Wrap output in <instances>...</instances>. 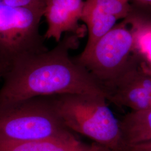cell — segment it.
Listing matches in <instances>:
<instances>
[{
    "mask_svg": "<svg viewBox=\"0 0 151 151\" xmlns=\"http://www.w3.org/2000/svg\"><path fill=\"white\" fill-rule=\"evenodd\" d=\"M80 38L67 33L52 49L14 60L2 77L0 106L32 97L67 93L106 99L103 88L86 70L70 57V50L78 48Z\"/></svg>",
    "mask_w": 151,
    "mask_h": 151,
    "instance_id": "6da1fadb",
    "label": "cell"
},
{
    "mask_svg": "<svg viewBox=\"0 0 151 151\" xmlns=\"http://www.w3.org/2000/svg\"><path fill=\"white\" fill-rule=\"evenodd\" d=\"M60 117L71 132L86 136L111 151H123L119 121L106 104V97L88 94L54 95Z\"/></svg>",
    "mask_w": 151,
    "mask_h": 151,
    "instance_id": "7a4b0ae2",
    "label": "cell"
},
{
    "mask_svg": "<svg viewBox=\"0 0 151 151\" xmlns=\"http://www.w3.org/2000/svg\"><path fill=\"white\" fill-rule=\"evenodd\" d=\"M72 132L57 111L54 95L0 106V140L25 143L63 137Z\"/></svg>",
    "mask_w": 151,
    "mask_h": 151,
    "instance_id": "3957f363",
    "label": "cell"
},
{
    "mask_svg": "<svg viewBox=\"0 0 151 151\" xmlns=\"http://www.w3.org/2000/svg\"><path fill=\"white\" fill-rule=\"evenodd\" d=\"M45 0H0V62L48 50L40 32Z\"/></svg>",
    "mask_w": 151,
    "mask_h": 151,
    "instance_id": "277c9868",
    "label": "cell"
},
{
    "mask_svg": "<svg viewBox=\"0 0 151 151\" xmlns=\"http://www.w3.org/2000/svg\"><path fill=\"white\" fill-rule=\"evenodd\" d=\"M134 43L133 32L123 23L119 24L100 38L90 51L73 59L105 92L129 64Z\"/></svg>",
    "mask_w": 151,
    "mask_h": 151,
    "instance_id": "5b68a950",
    "label": "cell"
},
{
    "mask_svg": "<svg viewBox=\"0 0 151 151\" xmlns=\"http://www.w3.org/2000/svg\"><path fill=\"white\" fill-rule=\"evenodd\" d=\"M108 101L132 111L151 109V70L132 58L129 64L105 90Z\"/></svg>",
    "mask_w": 151,
    "mask_h": 151,
    "instance_id": "8992f818",
    "label": "cell"
},
{
    "mask_svg": "<svg viewBox=\"0 0 151 151\" xmlns=\"http://www.w3.org/2000/svg\"><path fill=\"white\" fill-rule=\"evenodd\" d=\"M83 6V0H45L43 17L47 29L43 35L45 39H53L58 43L64 33L81 37L83 31L79 21Z\"/></svg>",
    "mask_w": 151,
    "mask_h": 151,
    "instance_id": "52a82bcc",
    "label": "cell"
},
{
    "mask_svg": "<svg viewBox=\"0 0 151 151\" xmlns=\"http://www.w3.org/2000/svg\"><path fill=\"white\" fill-rule=\"evenodd\" d=\"M0 151H111L96 143L88 145L72 133L49 140L16 143L0 140Z\"/></svg>",
    "mask_w": 151,
    "mask_h": 151,
    "instance_id": "ba28073f",
    "label": "cell"
},
{
    "mask_svg": "<svg viewBox=\"0 0 151 151\" xmlns=\"http://www.w3.org/2000/svg\"><path fill=\"white\" fill-rule=\"evenodd\" d=\"M81 20L86 25L88 39L86 45L81 53H86L97 41L115 26L118 20L103 7L91 0L84 1Z\"/></svg>",
    "mask_w": 151,
    "mask_h": 151,
    "instance_id": "9c48e42d",
    "label": "cell"
},
{
    "mask_svg": "<svg viewBox=\"0 0 151 151\" xmlns=\"http://www.w3.org/2000/svg\"><path fill=\"white\" fill-rule=\"evenodd\" d=\"M124 145L132 146L151 140V109L131 111L119 121Z\"/></svg>",
    "mask_w": 151,
    "mask_h": 151,
    "instance_id": "30bf717a",
    "label": "cell"
},
{
    "mask_svg": "<svg viewBox=\"0 0 151 151\" xmlns=\"http://www.w3.org/2000/svg\"><path fill=\"white\" fill-rule=\"evenodd\" d=\"M127 149L130 151H151V140L138 145L127 146Z\"/></svg>",
    "mask_w": 151,
    "mask_h": 151,
    "instance_id": "8fae6325",
    "label": "cell"
},
{
    "mask_svg": "<svg viewBox=\"0 0 151 151\" xmlns=\"http://www.w3.org/2000/svg\"><path fill=\"white\" fill-rule=\"evenodd\" d=\"M137 2H139L142 5L148 6L151 9V0H134Z\"/></svg>",
    "mask_w": 151,
    "mask_h": 151,
    "instance_id": "7c38bea8",
    "label": "cell"
},
{
    "mask_svg": "<svg viewBox=\"0 0 151 151\" xmlns=\"http://www.w3.org/2000/svg\"><path fill=\"white\" fill-rule=\"evenodd\" d=\"M6 70V67L4 65H0V79L2 78Z\"/></svg>",
    "mask_w": 151,
    "mask_h": 151,
    "instance_id": "4fadbf2b",
    "label": "cell"
},
{
    "mask_svg": "<svg viewBox=\"0 0 151 151\" xmlns=\"http://www.w3.org/2000/svg\"><path fill=\"white\" fill-rule=\"evenodd\" d=\"M129 151V150H128V149H127V148H125V150H124V151Z\"/></svg>",
    "mask_w": 151,
    "mask_h": 151,
    "instance_id": "5bb4252c",
    "label": "cell"
},
{
    "mask_svg": "<svg viewBox=\"0 0 151 151\" xmlns=\"http://www.w3.org/2000/svg\"><path fill=\"white\" fill-rule=\"evenodd\" d=\"M1 62H0V65H1Z\"/></svg>",
    "mask_w": 151,
    "mask_h": 151,
    "instance_id": "9a60e30c",
    "label": "cell"
}]
</instances>
